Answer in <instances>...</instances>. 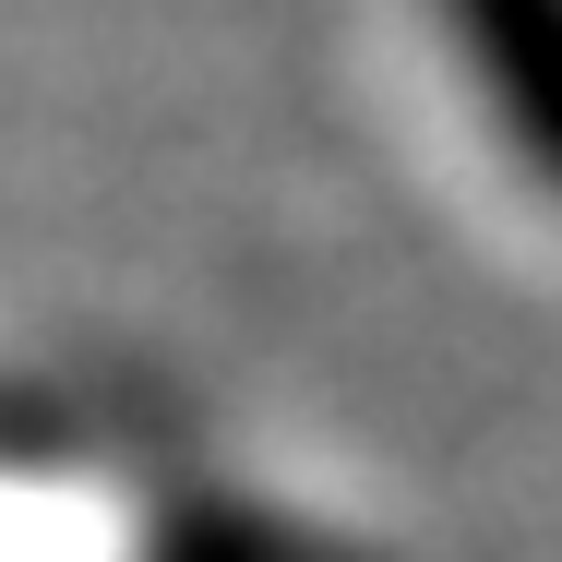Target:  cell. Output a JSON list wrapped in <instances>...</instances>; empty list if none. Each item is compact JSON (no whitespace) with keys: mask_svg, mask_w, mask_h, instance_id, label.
I'll use <instances>...</instances> for the list:
<instances>
[{"mask_svg":"<svg viewBox=\"0 0 562 562\" xmlns=\"http://www.w3.org/2000/svg\"><path fill=\"white\" fill-rule=\"evenodd\" d=\"M431 36L503 168L562 216V0H431Z\"/></svg>","mask_w":562,"mask_h":562,"instance_id":"cell-1","label":"cell"},{"mask_svg":"<svg viewBox=\"0 0 562 562\" xmlns=\"http://www.w3.org/2000/svg\"><path fill=\"white\" fill-rule=\"evenodd\" d=\"M144 562H359L336 551L324 527H300V515H263V503H168L156 515V539H144Z\"/></svg>","mask_w":562,"mask_h":562,"instance_id":"cell-2","label":"cell"}]
</instances>
